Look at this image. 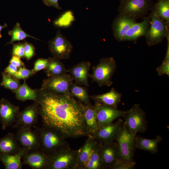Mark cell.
Instances as JSON below:
<instances>
[{"label": "cell", "mask_w": 169, "mask_h": 169, "mask_svg": "<svg viewBox=\"0 0 169 169\" xmlns=\"http://www.w3.org/2000/svg\"><path fill=\"white\" fill-rule=\"evenodd\" d=\"M149 13L150 24L145 36L147 45L151 46L161 43L169 34V23L157 16L152 9Z\"/></svg>", "instance_id": "8992f818"}, {"label": "cell", "mask_w": 169, "mask_h": 169, "mask_svg": "<svg viewBox=\"0 0 169 169\" xmlns=\"http://www.w3.org/2000/svg\"><path fill=\"white\" fill-rule=\"evenodd\" d=\"M84 116L88 135H92L98 129L94 106L84 105Z\"/></svg>", "instance_id": "d4e9b609"}, {"label": "cell", "mask_w": 169, "mask_h": 169, "mask_svg": "<svg viewBox=\"0 0 169 169\" xmlns=\"http://www.w3.org/2000/svg\"><path fill=\"white\" fill-rule=\"evenodd\" d=\"M69 95L76 97L84 105L91 104L90 98L87 89L74 83L69 88Z\"/></svg>", "instance_id": "f546056e"}, {"label": "cell", "mask_w": 169, "mask_h": 169, "mask_svg": "<svg viewBox=\"0 0 169 169\" xmlns=\"http://www.w3.org/2000/svg\"><path fill=\"white\" fill-rule=\"evenodd\" d=\"M23 164L33 169H47L49 155L41 149L26 152L22 156Z\"/></svg>", "instance_id": "e0dca14e"}, {"label": "cell", "mask_w": 169, "mask_h": 169, "mask_svg": "<svg viewBox=\"0 0 169 169\" xmlns=\"http://www.w3.org/2000/svg\"><path fill=\"white\" fill-rule=\"evenodd\" d=\"M44 3L47 6L53 7L58 9H61V7L59 6L58 0H42Z\"/></svg>", "instance_id": "b9f144b4"}, {"label": "cell", "mask_w": 169, "mask_h": 169, "mask_svg": "<svg viewBox=\"0 0 169 169\" xmlns=\"http://www.w3.org/2000/svg\"><path fill=\"white\" fill-rule=\"evenodd\" d=\"M160 76L166 74L169 76V60H163L161 64L156 69Z\"/></svg>", "instance_id": "ab89813d"}, {"label": "cell", "mask_w": 169, "mask_h": 169, "mask_svg": "<svg viewBox=\"0 0 169 169\" xmlns=\"http://www.w3.org/2000/svg\"><path fill=\"white\" fill-rule=\"evenodd\" d=\"M33 126L39 136L40 149L48 155L69 146L65 137L56 129L44 125L41 127Z\"/></svg>", "instance_id": "7a4b0ae2"}, {"label": "cell", "mask_w": 169, "mask_h": 169, "mask_svg": "<svg viewBox=\"0 0 169 169\" xmlns=\"http://www.w3.org/2000/svg\"><path fill=\"white\" fill-rule=\"evenodd\" d=\"M117 68L116 62L113 57L100 59L99 63L92 67V73L89 76L100 87L110 86L112 79Z\"/></svg>", "instance_id": "3957f363"}, {"label": "cell", "mask_w": 169, "mask_h": 169, "mask_svg": "<svg viewBox=\"0 0 169 169\" xmlns=\"http://www.w3.org/2000/svg\"><path fill=\"white\" fill-rule=\"evenodd\" d=\"M154 4L153 0H120L118 11L136 20L143 19L151 11Z\"/></svg>", "instance_id": "ba28073f"}, {"label": "cell", "mask_w": 169, "mask_h": 169, "mask_svg": "<svg viewBox=\"0 0 169 169\" xmlns=\"http://www.w3.org/2000/svg\"><path fill=\"white\" fill-rule=\"evenodd\" d=\"M98 128L113 122L116 119L123 117L128 110H120L112 107L95 102L94 105Z\"/></svg>", "instance_id": "7c38bea8"}, {"label": "cell", "mask_w": 169, "mask_h": 169, "mask_svg": "<svg viewBox=\"0 0 169 169\" xmlns=\"http://www.w3.org/2000/svg\"><path fill=\"white\" fill-rule=\"evenodd\" d=\"M8 26V25L6 23H5L2 26L0 25V38H1L2 37L1 32L2 30Z\"/></svg>", "instance_id": "ee69618b"}, {"label": "cell", "mask_w": 169, "mask_h": 169, "mask_svg": "<svg viewBox=\"0 0 169 169\" xmlns=\"http://www.w3.org/2000/svg\"><path fill=\"white\" fill-rule=\"evenodd\" d=\"M73 82V79L70 74L66 73L44 79L41 88L69 95V88Z\"/></svg>", "instance_id": "8fae6325"}, {"label": "cell", "mask_w": 169, "mask_h": 169, "mask_svg": "<svg viewBox=\"0 0 169 169\" xmlns=\"http://www.w3.org/2000/svg\"><path fill=\"white\" fill-rule=\"evenodd\" d=\"M149 14L141 22H136L132 25L127 31L123 41H129L135 42L140 37L145 36L150 24L151 17Z\"/></svg>", "instance_id": "d6986e66"}, {"label": "cell", "mask_w": 169, "mask_h": 169, "mask_svg": "<svg viewBox=\"0 0 169 169\" xmlns=\"http://www.w3.org/2000/svg\"><path fill=\"white\" fill-rule=\"evenodd\" d=\"M35 48L33 45L27 42L24 43V57L27 60L31 59L34 54Z\"/></svg>", "instance_id": "f35d334b"}, {"label": "cell", "mask_w": 169, "mask_h": 169, "mask_svg": "<svg viewBox=\"0 0 169 169\" xmlns=\"http://www.w3.org/2000/svg\"><path fill=\"white\" fill-rule=\"evenodd\" d=\"M75 18L73 12L70 10L64 12L54 23V24L59 27H67L74 21Z\"/></svg>", "instance_id": "836d02e7"}, {"label": "cell", "mask_w": 169, "mask_h": 169, "mask_svg": "<svg viewBox=\"0 0 169 169\" xmlns=\"http://www.w3.org/2000/svg\"><path fill=\"white\" fill-rule=\"evenodd\" d=\"M98 142L91 135H89L83 145L78 150L76 169H84L85 165Z\"/></svg>", "instance_id": "7402d4cb"}, {"label": "cell", "mask_w": 169, "mask_h": 169, "mask_svg": "<svg viewBox=\"0 0 169 169\" xmlns=\"http://www.w3.org/2000/svg\"><path fill=\"white\" fill-rule=\"evenodd\" d=\"M48 64V60L47 59L39 58L37 59L34 64V66L33 69L34 72L35 74L38 71L42 69H45Z\"/></svg>", "instance_id": "8d00e7d4"}, {"label": "cell", "mask_w": 169, "mask_h": 169, "mask_svg": "<svg viewBox=\"0 0 169 169\" xmlns=\"http://www.w3.org/2000/svg\"><path fill=\"white\" fill-rule=\"evenodd\" d=\"M100 146L101 143L98 142L85 165L84 169H104Z\"/></svg>", "instance_id": "83f0119b"}, {"label": "cell", "mask_w": 169, "mask_h": 169, "mask_svg": "<svg viewBox=\"0 0 169 169\" xmlns=\"http://www.w3.org/2000/svg\"><path fill=\"white\" fill-rule=\"evenodd\" d=\"M14 134L9 132L0 139V154L14 155L18 153L21 149Z\"/></svg>", "instance_id": "603a6c76"}, {"label": "cell", "mask_w": 169, "mask_h": 169, "mask_svg": "<svg viewBox=\"0 0 169 169\" xmlns=\"http://www.w3.org/2000/svg\"><path fill=\"white\" fill-rule=\"evenodd\" d=\"M152 9L159 17L169 23V0H157Z\"/></svg>", "instance_id": "4dcf8cb0"}, {"label": "cell", "mask_w": 169, "mask_h": 169, "mask_svg": "<svg viewBox=\"0 0 169 169\" xmlns=\"http://www.w3.org/2000/svg\"><path fill=\"white\" fill-rule=\"evenodd\" d=\"M78 150L70 146L61 149L49 155L47 169H76Z\"/></svg>", "instance_id": "277c9868"}, {"label": "cell", "mask_w": 169, "mask_h": 169, "mask_svg": "<svg viewBox=\"0 0 169 169\" xmlns=\"http://www.w3.org/2000/svg\"><path fill=\"white\" fill-rule=\"evenodd\" d=\"M91 65L89 61L81 62L68 70L77 84L89 86V71Z\"/></svg>", "instance_id": "ac0fdd59"}, {"label": "cell", "mask_w": 169, "mask_h": 169, "mask_svg": "<svg viewBox=\"0 0 169 169\" xmlns=\"http://www.w3.org/2000/svg\"><path fill=\"white\" fill-rule=\"evenodd\" d=\"M15 93L16 98L23 101L28 100L35 101L38 97L37 90L33 89L29 87L25 80L17 89Z\"/></svg>", "instance_id": "f1b7e54d"}, {"label": "cell", "mask_w": 169, "mask_h": 169, "mask_svg": "<svg viewBox=\"0 0 169 169\" xmlns=\"http://www.w3.org/2000/svg\"><path fill=\"white\" fill-rule=\"evenodd\" d=\"M36 90L35 102L44 125L58 131L66 138L89 136L82 103L69 95L41 88Z\"/></svg>", "instance_id": "6da1fadb"}, {"label": "cell", "mask_w": 169, "mask_h": 169, "mask_svg": "<svg viewBox=\"0 0 169 169\" xmlns=\"http://www.w3.org/2000/svg\"><path fill=\"white\" fill-rule=\"evenodd\" d=\"M26 152L25 150L21 148L18 153L14 155L1 153L0 161L3 164L6 169H21L23 163L21 159Z\"/></svg>", "instance_id": "484cf974"}, {"label": "cell", "mask_w": 169, "mask_h": 169, "mask_svg": "<svg viewBox=\"0 0 169 169\" xmlns=\"http://www.w3.org/2000/svg\"><path fill=\"white\" fill-rule=\"evenodd\" d=\"M8 34L11 36V39L7 44H12L16 41L24 40L27 37L32 38L34 39L39 40L26 33L21 28L20 24L18 23H16L12 30L8 31Z\"/></svg>", "instance_id": "1f68e13d"}, {"label": "cell", "mask_w": 169, "mask_h": 169, "mask_svg": "<svg viewBox=\"0 0 169 169\" xmlns=\"http://www.w3.org/2000/svg\"><path fill=\"white\" fill-rule=\"evenodd\" d=\"M123 123V120L119 118L114 123L112 122L98 128L91 136L98 142L102 144L115 142Z\"/></svg>", "instance_id": "4fadbf2b"}, {"label": "cell", "mask_w": 169, "mask_h": 169, "mask_svg": "<svg viewBox=\"0 0 169 169\" xmlns=\"http://www.w3.org/2000/svg\"><path fill=\"white\" fill-rule=\"evenodd\" d=\"M13 55L16 56L20 58L24 57V43H19L13 45Z\"/></svg>", "instance_id": "74e56055"}, {"label": "cell", "mask_w": 169, "mask_h": 169, "mask_svg": "<svg viewBox=\"0 0 169 169\" xmlns=\"http://www.w3.org/2000/svg\"><path fill=\"white\" fill-rule=\"evenodd\" d=\"M123 118V124L128 131L136 136L139 132H145L148 128L145 111L140 105L135 104Z\"/></svg>", "instance_id": "52a82bcc"}, {"label": "cell", "mask_w": 169, "mask_h": 169, "mask_svg": "<svg viewBox=\"0 0 169 169\" xmlns=\"http://www.w3.org/2000/svg\"><path fill=\"white\" fill-rule=\"evenodd\" d=\"M48 43L49 50L53 57L59 60L69 58L73 49L72 45L61 33L60 30L57 31L55 37Z\"/></svg>", "instance_id": "30bf717a"}, {"label": "cell", "mask_w": 169, "mask_h": 169, "mask_svg": "<svg viewBox=\"0 0 169 169\" xmlns=\"http://www.w3.org/2000/svg\"><path fill=\"white\" fill-rule=\"evenodd\" d=\"M39 115L38 105L36 102L34 101L33 104L19 112L17 120L12 127L17 128L20 125L32 127L37 123Z\"/></svg>", "instance_id": "2e32d148"}, {"label": "cell", "mask_w": 169, "mask_h": 169, "mask_svg": "<svg viewBox=\"0 0 169 169\" xmlns=\"http://www.w3.org/2000/svg\"><path fill=\"white\" fill-rule=\"evenodd\" d=\"M136 136L128 131L123 123L115 141L118 150V159L130 162L135 161L134 157L136 149L135 145Z\"/></svg>", "instance_id": "5b68a950"}, {"label": "cell", "mask_w": 169, "mask_h": 169, "mask_svg": "<svg viewBox=\"0 0 169 169\" xmlns=\"http://www.w3.org/2000/svg\"><path fill=\"white\" fill-rule=\"evenodd\" d=\"M2 80L0 85L15 93L21 85L19 79L6 74L4 72H2Z\"/></svg>", "instance_id": "d6a6232c"}, {"label": "cell", "mask_w": 169, "mask_h": 169, "mask_svg": "<svg viewBox=\"0 0 169 169\" xmlns=\"http://www.w3.org/2000/svg\"><path fill=\"white\" fill-rule=\"evenodd\" d=\"M19 106L14 105L7 99L3 98L0 100V122L2 129L13 125L15 123L19 113Z\"/></svg>", "instance_id": "5bb4252c"}, {"label": "cell", "mask_w": 169, "mask_h": 169, "mask_svg": "<svg viewBox=\"0 0 169 169\" xmlns=\"http://www.w3.org/2000/svg\"><path fill=\"white\" fill-rule=\"evenodd\" d=\"M9 64L18 68L24 66V63L21 60L20 58L15 55H13L10 61Z\"/></svg>", "instance_id": "60d3db41"}, {"label": "cell", "mask_w": 169, "mask_h": 169, "mask_svg": "<svg viewBox=\"0 0 169 169\" xmlns=\"http://www.w3.org/2000/svg\"><path fill=\"white\" fill-rule=\"evenodd\" d=\"M136 22V20L129 16L119 13L113 20L112 25L115 39L119 42L123 41L127 31Z\"/></svg>", "instance_id": "9a60e30c"}, {"label": "cell", "mask_w": 169, "mask_h": 169, "mask_svg": "<svg viewBox=\"0 0 169 169\" xmlns=\"http://www.w3.org/2000/svg\"><path fill=\"white\" fill-rule=\"evenodd\" d=\"M31 127L20 125L15 135L21 147L26 152L40 149L41 144L39 136L35 130L33 131Z\"/></svg>", "instance_id": "9c48e42d"}, {"label": "cell", "mask_w": 169, "mask_h": 169, "mask_svg": "<svg viewBox=\"0 0 169 169\" xmlns=\"http://www.w3.org/2000/svg\"><path fill=\"white\" fill-rule=\"evenodd\" d=\"M162 137L160 135L155 138L151 139L136 135L135 137V145L136 149L149 151L152 154L157 153L159 143L161 141Z\"/></svg>", "instance_id": "cb8c5ba5"}, {"label": "cell", "mask_w": 169, "mask_h": 169, "mask_svg": "<svg viewBox=\"0 0 169 169\" xmlns=\"http://www.w3.org/2000/svg\"><path fill=\"white\" fill-rule=\"evenodd\" d=\"M101 151L104 169H110L118 159V152L115 142L101 143Z\"/></svg>", "instance_id": "ffe728a7"}, {"label": "cell", "mask_w": 169, "mask_h": 169, "mask_svg": "<svg viewBox=\"0 0 169 169\" xmlns=\"http://www.w3.org/2000/svg\"><path fill=\"white\" fill-rule=\"evenodd\" d=\"M18 70V68L9 64V65L5 69L4 72L8 75L12 76L17 72Z\"/></svg>", "instance_id": "7bdbcfd3"}, {"label": "cell", "mask_w": 169, "mask_h": 169, "mask_svg": "<svg viewBox=\"0 0 169 169\" xmlns=\"http://www.w3.org/2000/svg\"><path fill=\"white\" fill-rule=\"evenodd\" d=\"M135 161L130 162L118 159L116 162L112 166L110 169H134L135 168Z\"/></svg>", "instance_id": "d590c367"}, {"label": "cell", "mask_w": 169, "mask_h": 169, "mask_svg": "<svg viewBox=\"0 0 169 169\" xmlns=\"http://www.w3.org/2000/svg\"><path fill=\"white\" fill-rule=\"evenodd\" d=\"M48 64L45 72L49 77L62 75L68 73L64 64L59 59L54 57L47 59Z\"/></svg>", "instance_id": "4316f807"}, {"label": "cell", "mask_w": 169, "mask_h": 169, "mask_svg": "<svg viewBox=\"0 0 169 169\" xmlns=\"http://www.w3.org/2000/svg\"><path fill=\"white\" fill-rule=\"evenodd\" d=\"M89 97L95 102L117 108L118 105L120 102L122 95L114 88H112L107 93L89 96Z\"/></svg>", "instance_id": "44dd1931"}, {"label": "cell", "mask_w": 169, "mask_h": 169, "mask_svg": "<svg viewBox=\"0 0 169 169\" xmlns=\"http://www.w3.org/2000/svg\"><path fill=\"white\" fill-rule=\"evenodd\" d=\"M33 69H28L24 66L18 68L17 72L12 76L18 79H26L35 74Z\"/></svg>", "instance_id": "e575fe53"}]
</instances>
